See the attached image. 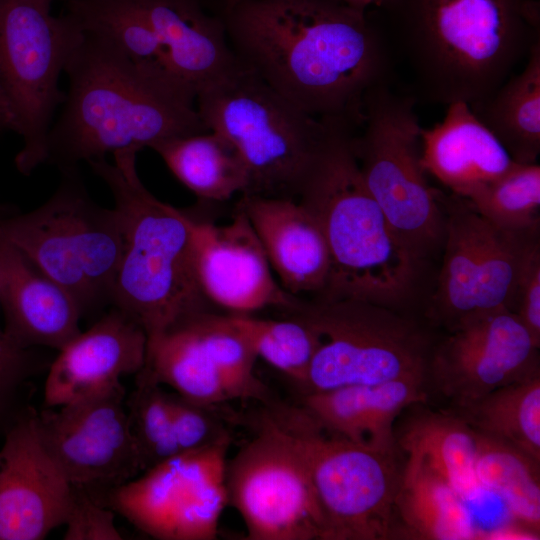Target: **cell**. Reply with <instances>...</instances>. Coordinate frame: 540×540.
Instances as JSON below:
<instances>
[{
    "label": "cell",
    "instance_id": "23",
    "mask_svg": "<svg viewBox=\"0 0 540 540\" xmlns=\"http://www.w3.org/2000/svg\"><path fill=\"white\" fill-rule=\"evenodd\" d=\"M0 304L6 334L23 348H63L81 330L74 299L0 235Z\"/></svg>",
    "mask_w": 540,
    "mask_h": 540
},
{
    "label": "cell",
    "instance_id": "34",
    "mask_svg": "<svg viewBox=\"0 0 540 540\" xmlns=\"http://www.w3.org/2000/svg\"><path fill=\"white\" fill-rule=\"evenodd\" d=\"M130 434L143 472L179 453L168 393L161 385L136 375V388L125 399Z\"/></svg>",
    "mask_w": 540,
    "mask_h": 540
},
{
    "label": "cell",
    "instance_id": "17",
    "mask_svg": "<svg viewBox=\"0 0 540 540\" xmlns=\"http://www.w3.org/2000/svg\"><path fill=\"white\" fill-rule=\"evenodd\" d=\"M540 368L539 347L519 317L501 310L477 316L436 340L427 380L451 406L477 400Z\"/></svg>",
    "mask_w": 540,
    "mask_h": 540
},
{
    "label": "cell",
    "instance_id": "1",
    "mask_svg": "<svg viewBox=\"0 0 540 540\" xmlns=\"http://www.w3.org/2000/svg\"><path fill=\"white\" fill-rule=\"evenodd\" d=\"M238 62L318 119L361 126L364 100L390 83L392 46L375 9L343 0H206Z\"/></svg>",
    "mask_w": 540,
    "mask_h": 540
},
{
    "label": "cell",
    "instance_id": "28",
    "mask_svg": "<svg viewBox=\"0 0 540 540\" xmlns=\"http://www.w3.org/2000/svg\"><path fill=\"white\" fill-rule=\"evenodd\" d=\"M171 173L204 203L224 202L248 191L247 167L234 145L206 131L173 137L150 147Z\"/></svg>",
    "mask_w": 540,
    "mask_h": 540
},
{
    "label": "cell",
    "instance_id": "29",
    "mask_svg": "<svg viewBox=\"0 0 540 540\" xmlns=\"http://www.w3.org/2000/svg\"><path fill=\"white\" fill-rule=\"evenodd\" d=\"M512 160L537 163L540 154V39L520 73L510 76L479 105L471 108Z\"/></svg>",
    "mask_w": 540,
    "mask_h": 540
},
{
    "label": "cell",
    "instance_id": "12",
    "mask_svg": "<svg viewBox=\"0 0 540 540\" xmlns=\"http://www.w3.org/2000/svg\"><path fill=\"white\" fill-rule=\"evenodd\" d=\"M53 0H0V88L22 139L15 166L30 175L45 163L52 118L65 93L59 80L82 31Z\"/></svg>",
    "mask_w": 540,
    "mask_h": 540
},
{
    "label": "cell",
    "instance_id": "30",
    "mask_svg": "<svg viewBox=\"0 0 540 540\" xmlns=\"http://www.w3.org/2000/svg\"><path fill=\"white\" fill-rule=\"evenodd\" d=\"M449 411L475 431L506 441L540 462V368Z\"/></svg>",
    "mask_w": 540,
    "mask_h": 540
},
{
    "label": "cell",
    "instance_id": "4",
    "mask_svg": "<svg viewBox=\"0 0 540 540\" xmlns=\"http://www.w3.org/2000/svg\"><path fill=\"white\" fill-rule=\"evenodd\" d=\"M326 133L297 200L318 222L331 255L325 292L413 314L426 265L400 243L366 187L353 150L354 127L325 119Z\"/></svg>",
    "mask_w": 540,
    "mask_h": 540
},
{
    "label": "cell",
    "instance_id": "14",
    "mask_svg": "<svg viewBox=\"0 0 540 540\" xmlns=\"http://www.w3.org/2000/svg\"><path fill=\"white\" fill-rule=\"evenodd\" d=\"M231 434L181 452L111 490L106 506L161 540H213L228 503L227 454Z\"/></svg>",
    "mask_w": 540,
    "mask_h": 540
},
{
    "label": "cell",
    "instance_id": "15",
    "mask_svg": "<svg viewBox=\"0 0 540 540\" xmlns=\"http://www.w3.org/2000/svg\"><path fill=\"white\" fill-rule=\"evenodd\" d=\"M255 434L227 460L228 503L248 540H320L321 518L303 459L262 410Z\"/></svg>",
    "mask_w": 540,
    "mask_h": 540
},
{
    "label": "cell",
    "instance_id": "6",
    "mask_svg": "<svg viewBox=\"0 0 540 540\" xmlns=\"http://www.w3.org/2000/svg\"><path fill=\"white\" fill-rule=\"evenodd\" d=\"M266 404L308 472L321 518L320 540L400 538L395 502L405 457L353 443L324 427L300 404Z\"/></svg>",
    "mask_w": 540,
    "mask_h": 540
},
{
    "label": "cell",
    "instance_id": "20",
    "mask_svg": "<svg viewBox=\"0 0 540 540\" xmlns=\"http://www.w3.org/2000/svg\"><path fill=\"white\" fill-rule=\"evenodd\" d=\"M234 359L230 332L208 311L147 340L145 364L136 375L191 402L219 406L238 400L230 379Z\"/></svg>",
    "mask_w": 540,
    "mask_h": 540
},
{
    "label": "cell",
    "instance_id": "25",
    "mask_svg": "<svg viewBox=\"0 0 540 540\" xmlns=\"http://www.w3.org/2000/svg\"><path fill=\"white\" fill-rule=\"evenodd\" d=\"M422 163L452 194L468 198L515 162L465 102L447 105L443 120L421 135Z\"/></svg>",
    "mask_w": 540,
    "mask_h": 540
},
{
    "label": "cell",
    "instance_id": "24",
    "mask_svg": "<svg viewBox=\"0 0 540 540\" xmlns=\"http://www.w3.org/2000/svg\"><path fill=\"white\" fill-rule=\"evenodd\" d=\"M426 379L350 385L302 394L299 404L326 430L382 452L399 450L395 424L411 405L426 403Z\"/></svg>",
    "mask_w": 540,
    "mask_h": 540
},
{
    "label": "cell",
    "instance_id": "39",
    "mask_svg": "<svg viewBox=\"0 0 540 540\" xmlns=\"http://www.w3.org/2000/svg\"><path fill=\"white\" fill-rule=\"evenodd\" d=\"M14 130V118L8 100L0 88V132Z\"/></svg>",
    "mask_w": 540,
    "mask_h": 540
},
{
    "label": "cell",
    "instance_id": "41",
    "mask_svg": "<svg viewBox=\"0 0 540 540\" xmlns=\"http://www.w3.org/2000/svg\"><path fill=\"white\" fill-rule=\"evenodd\" d=\"M18 212V209L10 204H5L0 202V221L3 219L15 214Z\"/></svg>",
    "mask_w": 540,
    "mask_h": 540
},
{
    "label": "cell",
    "instance_id": "36",
    "mask_svg": "<svg viewBox=\"0 0 540 540\" xmlns=\"http://www.w3.org/2000/svg\"><path fill=\"white\" fill-rule=\"evenodd\" d=\"M64 525L65 540H120L114 511L86 490L72 486L71 503Z\"/></svg>",
    "mask_w": 540,
    "mask_h": 540
},
{
    "label": "cell",
    "instance_id": "19",
    "mask_svg": "<svg viewBox=\"0 0 540 540\" xmlns=\"http://www.w3.org/2000/svg\"><path fill=\"white\" fill-rule=\"evenodd\" d=\"M36 411L16 418L0 450V540H41L64 525L72 485L45 449Z\"/></svg>",
    "mask_w": 540,
    "mask_h": 540
},
{
    "label": "cell",
    "instance_id": "37",
    "mask_svg": "<svg viewBox=\"0 0 540 540\" xmlns=\"http://www.w3.org/2000/svg\"><path fill=\"white\" fill-rule=\"evenodd\" d=\"M514 313L540 347V240L529 248L518 276Z\"/></svg>",
    "mask_w": 540,
    "mask_h": 540
},
{
    "label": "cell",
    "instance_id": "9",
    "mask_svg": "<svg viewBox=\"0 0 540 540\" xmlns=\"http://www.w3.org/2000/svg\"><path fill=\"white\" fill-rule=\"evenodd\" d=\"M413 95L390 83L373 87L364 100L363 130L353 150L364 183L400 243L427 265L442 253L446 214L441 194L427 179L422 163L423 128Z\"/></svg>",
    "mask_w": 540,
    "mask_h": 540
},
{
    "label": "cell",
    "instance_id": "13",
    "mask_svg": "<svg viewBox=\"0 0 540 540\" xmlns=\"http://www.w3.org/2000/svg\"><path fill=\"white\" fill-rule=\"evenodd\" d=\"M442 201L446 233L435 288L423 305L427 324L451 332L486 313L514 312L521 266L540 231L500 229L454 194Z\"/></svg>",
    "mask_w": 540,
    "mask_h": 540
},
{
    "label": "cell",
    "instance_id": "3",
    "mask_svg": "<svg viewBox=\"0 0 540 540\" xmlns=\"http://www.w3.org/2000/svg\"><path fill=\"white\" fill-rule=\"evenodd\" d=\"M376 10L432 104L479 105L540 39L539 0H384Z\"/></svg>",
    "mask_w": 540,
    "mask_h": 540
},
{
    "label": "cell",
    "instance_id": "21",
    "mask_svg": "<svg viewBox=\"0 0 540 540\" xmlns=\"http://www.w3.org/2000/svg\"><path fill=\"white\" fill-rule=\"evenodd\" d=\"M147 335L115 306L90 328L80 332L50 365L45 385V407L55 408L121 384L145 364Z\"/></svg>",
    "mask_w": 540,
    "mask_h": 540
},
{
    "label": "cell",
    "instance_id": "10",
    "mask_svg": "<svg viewBox=\"0 0 540 540\" xmlns=\"http://www.w3.org/2000/svg\"><path fill=\"white\" fill-rule=\"evenodd\" d=\"M286 315L303 320L321 337L302 394L427 380L436 340L414 314L353 298H301Z\"/></svg>",
    "mask_w": 540,
    "mask_h": 540
},
{
    "label": "cell",
    "instance_id": "27",
    "mask_svg": "<svg viewBox=\"0 0 540 540\" xmlns=\"http://www.w3.org/2000/svg\"><path fill=\"white\" fill-rule=\"evenodd\" d=\"M395 508L400 538H483L469 505L444 478L416 458H405Z\"/></svg>",
    "mask_w": 540,
    "mask_h": 540
},
{
    "label": "cell",
    "instance_id": "40",
    "mask_svg": "<svg viewBox=\"0 0 540 540\" xmlns=\"http://www.w3.org/2000/svg\"><path fill=\"white\" fill-rule=\"evenodd\" d=\"M347 4L359 9H376L384 0H343Z\"/></svg>",
    "mask_w": 540,
    "mask_h": 540
},
{
    "label": "cell",
    "instance_id": "33",
    "mask_svg": "<svg viewBox=\"0 0 540 540\" xmlns=\"http://www.w3.org/2000/svg\"><path fill=\"white\" fill-rule=\"evenodd\" d=\"M494 226L513 232L540 229V166L514 163L466 198Z\"/></svg>",
    "mask_w": 540,
    "mask_h": 540
},
{
    "label": "cell",
    "instance_id": "32",
    "mask_svg": "<svg viewBox=\"0 0 540 540\" xmlns=\"http://www.w3.org/2000/svg\"><path fill=\"white\" fill-rule=\"evenodd\" d=\"M230 324L245 338L257 358L287 376L302 391L320 335L303 320L286 315L265 319L251 314H225Z\"/></svg>",
    "mask_w": 540,
    "mask_h": 540
},
{
    "label": "cell",
    "instance_id": "18",
    "mask_svg": "<svg viewBox=\"0 0 540 540\" xmlns=\"http://www.w3.org/2000/svg\"><path fill=\"white\" fill-rule=\"evenodd\" d=\"M217 225L187 213L201 289L213 306L251 314L265 308L288 312L300 301L273 277L265 251L244 212Z\"/></svg>",
    "mask_w": 540,
    "mask_h": 540
},
{
    "label": "cell",
    "instance_id": "11",
    "mask_svg": "<svg viewBox=\"0 0 540 540\" xmlns=\"http://www.w3.org/2000/svg\"><path fill=\"white\" fill-rule=\"evenodd\" d=\"M65 8L82 32L158 65L196 94L239 65L206 0H67Z\"/></svg>",
    "mask_w": 540,
    "mask_h": 540
},
{
    "label": "cell",
    "instance_id": "5",
    "mask_svg": "<svg viewBox=\"0 0 540 540\" xmlns=\"http://www.w3.org/2000/svg\"><path fill=\"white\" fill-rule=\"evenodd\" d=\"M88 163L109 187L123 223V251L112 306L138 323L147 340L197 314L213 311L196 272L185 211L163 203L141 182L134 152Z\"/></svg>",
    "mask_w": 540,
    "mask_h": 540
},
{
    "label": "cell",
    "instance_id": "22",
    "mask_svg": "<svg viewBox=\"0 0 540 540\" xmlns=\"http://www.w3.org/2000/svg\"><path fill=\"white\" fill-rule=\"evenodd\" d=\"M236 206L248 218L280 286L297 297L322 295L332 260L314 216L293 198L241 194Z\"/></svg>",
    "mask_w": 540,
    "mask_h": 540
},
{
    "label": "cell",
    "instance_id": "38",
    "mask_svg": "<svg viewBox=\"0 0 540 540\" xmlns=\"http://www.w3.org/2000/svg\"><path fill=\"white\" fill-rule=\"evenodd\" d=\"M37 366L33 348L19 346L0 328V413Z\"/></svg>",
    "mask_w": 540,
    "mask_h": 540
},
{
    "label": "cell",
    "instance_id": "35",
    "mask_svg": "<svg viewBox=\"0 0 540 540\" xmlns=\"http://www.w3.org/2000/svg\"><path fill=\"white\" fill-rule=\"evenodd\" d=\"M168 401L179 453L208 446L231 434L220 416L217 406L191 402L177 393H168Z\"/></svg>",
    "mask_w": 540,
    "mask_h": 540
},
{
    "label": "cell",
    "instance_id": "16",
    "mask_svg": "<svg viewBox=\"0 0 540 540\" xmlns=\"http://www.w3.org/2000/svg\"><path fill=\"white\" fill-rule=\"evenodd\" d=\"M122 384L36 413L41 441L72 486L94 498L143 473Z\"/></svg>",
    "mask_w": 540,
    "mask_h": 540
},
{
    "label": "cell",
    "instance_id": "7",
    "mask_svg": "<svg viewBox=\"0 0 540 540\" xmlns=\"http://www.w3.org/2000/svg\"><path fill=\"white\" fill-rule=\"evenodd\" d=\"M0 235L76 302L81 316L112 306L123 251L119 211L89 195L78 168L61 171L51 197L0 221Z\"/></svg>",
    "mask_w": 540,
    "mask_h": 540
},
{
    "label": "cell",
    "instance_id": "8",
    "mask_svg": "<svg viewBox=\"0 0 540 540\" xmlns=\"http://www.w3.org/2000/svg\"><path fill=\"white\" fill-rule=\"evenodd\" d=\"M209 131L229 140L250 177L244 194L297 199L327 123L302 111L239 65L196 94Z\"/></svg>",
    "mask_w": 540,
    "mask_h": 540
},
{
    "label": "cell",
    "instance_id": "2",
    "mask_svg": "<svg viewBox=\"0 0 540 540\" xmlns=\"http://www.w3.org/2000/svg\"><path fill=\"white\" fill-rule=\"evenodd\" d=\"M64 73L69 87L49 130L45 159L60 172L109 153H138L161 140L209 131L193 88L98 35L82 32Z\"/></svg>",
    "mask_w": 540,
    "mask_h": 540
},
{
    "label": "cell",
    "instance_id": "31",
    "mask_svg": "<svg viewBox=\"0 0 540 540\" xmlns=\"http://www.w3.org/2000/svg\"><path fill=\"white\" fill-rule=\"evenodd\" d=\"M476 432L475 473L517 525L539 539L540 462L501 439Z\"/></svg>",
    "mask_w": 540,
    "mask_h": 540
},
{
    "label": "cell",
    "instance_id": "26",
    "mask_svg": "<svg viewBox=\"0 0 540 540\" xmlns=\"http://www.w3.org/2000/svg\"><path fill=\"white\" fill-rule=\"evenodd\" d=\"M417 403L396 421L398 448L427 464L469 505L485 492L475 473L476 432L450 411H433Z\"/></svg>",
    "mask_w": 540,
    "mask_h": 540
}]
</instances>
